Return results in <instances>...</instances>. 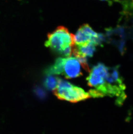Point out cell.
<instances>
[{
    "label": "cell",
    "mask_w": 133,
    "mask_h": 134,
    "mask_svg": "<svg viewBox=\"0 0 133 134\" xmlns=\"http://www.w3.org/2000/svg\"><path fill=\"white\" fill-rule=\"evenodd\" d=\"M103 1H106L108 2V3L109 4V5H112L113 3L116 2H118L119 1V0H101Z\"/></svg>",
    "instance_id": "12"
},
{
    "label": "cell",
    "mask_w": 133,
    "mask_h": 134,
    "mask_svg": "<svg viewBox=\"0 0 133 134\" xmlns=\"http://www.w3.org/2000/svg\"><path fill=\"white\" fill-rule=\"evenodd\" d=\"M98 35L99 34L94 31L89 24H83L75 35H74V44L81 45L92 42L95 45V40Z\"/></svg>",
    "instance_id": "5"
},
{
    "label": "cell",
    "mask_w": 133,
    "mask_h": 134,
    "mask_svg": "<svg viewBox=\"0 0 133 134\" xmlns=\"http://www.w3.org/2000/svg\"><path fill=\"white\" fill-rule=\"evenodd\" d=\"M74 45V35L71 34L66 28L59 27L48 35V40L45 46L62 54L67 48Z\"/></svg>",
    "instance_id": "3"
},
{
    "label": "cell",
    "mask_w": 133,
    "mask_h": 134,
    "mask_svg": "<svg viewBox=\"0 0 133 134\" xmlns=\"http://www.w3.org/2000/svg\"><path fill=\"white\" fill-rule=\"evenodd\" d=\"M106 37L116 46L122 54L125 51V33L124 28L120 26L106 29Z\"/></svg>",
    "instance_id": "6"
},
{
    "label": "cell",
    "mask_w": 133,
    "mask_h": 134,
    "mask_svg": "<svg viewBox=\"0 0 133 134\" xmlns=\"http://www.w3.org/2000/svg\"><path fill=\"white\" fill-rule=\"evenodd\" d=\"M108 68L104 64L101 63L94 66L87 78L88 86L95 88L94 90H99L104 83L105 78L108 72Z\"/></svg>",
    "instance_id": "4"
},
{
    "label": "cell",
    "mask_w": 133,
    "mask_h": 134,
    "mask_svg": "<svg viewBox=\"0 0 133 134\" xmlns=\"http://www.w3.org/2000/svg\"><path fill=\"white\" fill-rule=\"evenodd\" d=\"M125 89L123 77L120 72L119 66H116L108 68L102 87L99 90L92 89L91 94L93 98L115 97L116 103L121 105L126 97Z\"/></svg>",
    "instance_id": "1"
},
{
    "label": "cell",
    "mask_w": 133,
    "mask_h": 134,
    "mask_svg": "<svg viewBox=\"0 0 133 134\" xmlns=\"http://www.w3.org/2000/svg\"><path fill=\"white\" fill-rule=\"evenodd\" d=\"M65 59L64 58L57 59L54 64L45 70V74L47 75L62 74Z\"/></svg>",
    "instance_id": "9"
},
{
    "label": "cell",
    "mask_w": 133,
    "mask_h": 134,
    "mask_svg": "<svg viewBox=\"0 0 133 134\" xmlns=\"http://www.w3.org/2000/svg\"><path fill=\"white\" fill-rule=\"evenodd\" d=\"M53 93L59 99L71 103H77L90 98L89 93L83 89L59 78L57 86L54 90Z\"/></svg>",
    "instance_id": "2"
},
{
    "label": "cell",
    "mask_w": 133,
    "mask_h": 134,
    "mask_svg": "<svg viewBox=\"0 0 133 134\" xmlns=\"http://www.w3.org/2000/svg\"><path fill=\"white\" fill-rule=\"evenodd\" d=\"M96 46L93 43L81 45H74L72 47V53L76 57H92L96 49Z\"/></svg>",
    "instance_id": "8"
},
{
    "label": "cell",
    "mask_w": 133,
    "mask_h": 134,
    "mask_svg": "<svg viewBox=\"0 0 133 134\" xmlns=\"http://www.w3.org/2000/svg\"><path fill=\"white\" fill-rule=\"evenodd\" d=\"M59 78L52 75H48L44 82L45 87L48 90H54L58 85Z\"/></svg>",
    "instance_id": "10"
},
{
    "label": "cell",
    "mask_w": 133,
    "mask_h": 134,
    "mask_svg": "<svg viewBox=\"0 0 133 134\" xmlns=\"http://www.w3.org/2000/svg\"><path fill=\"white\" fill-rule=\"evenodd\" d=\"M81 64L76 57H69L65 59L62 75L68 79L74 78L82 75Z\"/></svg>",
    "instance_id": "7"
},
{
    "label": "cell",
    "mask_w": 133,
    "mask_h": 134,
    "mask_svg": "<svg viewBox=\"0 0 133 134\" xmlns=\"http://www.w3.org/2000/svg\"><path fill=\"white\" fill-rule=\"evenodd\" d=\"M34 92L35 95L41 99H45L46 96V93L45 91L39 87L35 88L34 90Z\"/></svg>",
    "instance_id": "11"
}]
</instances>
